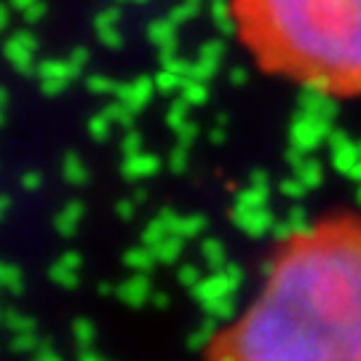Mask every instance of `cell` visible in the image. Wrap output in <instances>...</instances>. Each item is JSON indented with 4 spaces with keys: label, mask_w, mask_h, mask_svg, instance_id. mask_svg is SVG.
<instances>
[{
    "label": "cell",
    "mask_w": 361,
    "mask_h": 361,
    "mask_svg": "<svg viewBox=\"0 0 361 361\" xmlns=\"http://www.w3.org/2000/svg\"><path fill=\"white\" fill-rule=\"evenodd\" d=\"M35 361H62V359H59V356H54V353H40Z\"/></svg>",
    "instance_id": "3957f363"
},
{
    "label": "cell",
    "mask_w": 361,
    "mask_h": 361,
    "mask_svg": "<svg viewBox=\"0 0 361 361\" xmlns=\"http://www.w3.org/2000/svg\"><path fill=\"white\" fill-rule=\"evenodd\" d=\"M228 13L265 75L361 99V0H231Z\"/></svg>",
    "instance_id": "7a4b0ae2"
},
{
    "label": "cell",
    "mask_w": 361,
    "mask_h": 361,
    "mask_svg": "<svg viewBox=\"0 0 361 361\" xmlns=\"http://www.w3.org/2000/svg\"><path fill=\"white\" fill-rule=\"evenodd\" d=\"M204 361H361V214L332 212L289 233Z\"/></svg>",
    "instance_id": "6da1fadb"
}]
</instances>
